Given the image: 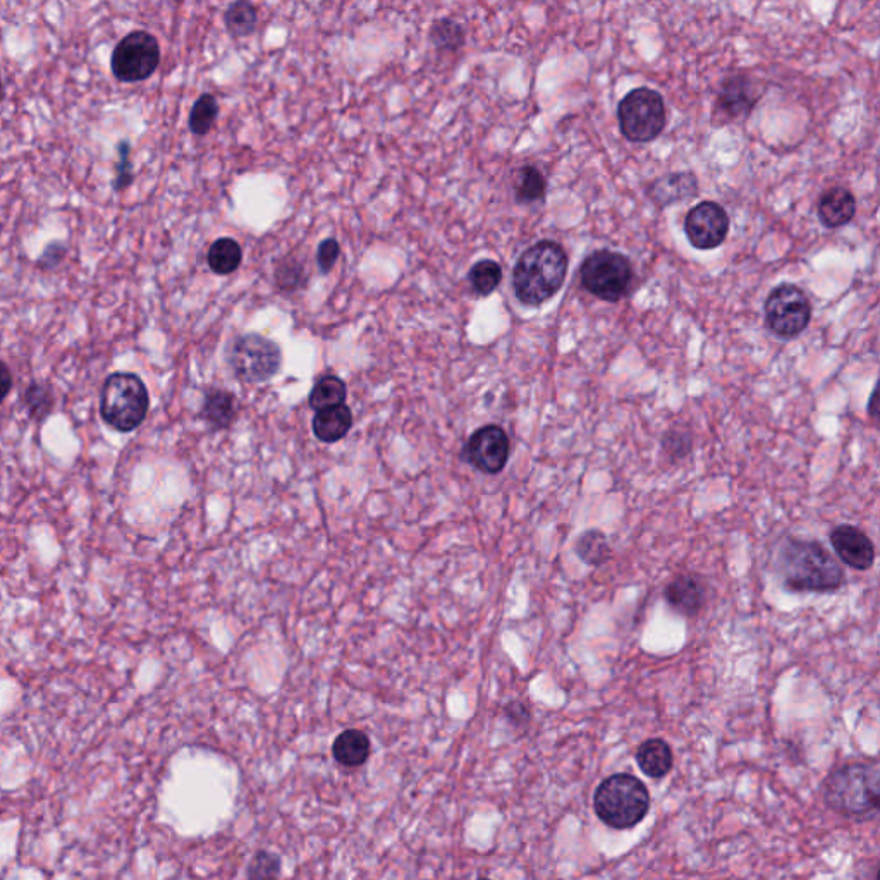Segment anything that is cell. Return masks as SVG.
Segmentation results:
<instances>
[{
  "instance_id": "cell-24",
  "label": "cell",
  "mask_w": 880,
  "mask_h": 880,
  "mask_svg": "<svg viewBox=\"0 0 880 880\" xmlns=\"http://www.w3.org/2000/svg\"><path fill=\"white\" fill-rule=\"evenodd\" d=\"M428 40L440 52H456L465 45V28L454 19H437L428 30Z\"/></svg>"
},
{
  "instance_id": "cell-11",
  "label": "cell",
  "mask_w": 880,
  "mask_h": 880,
  "mask_svg": "<svg viewBox=\"0 0 880 880\" xmlns=\"http://www.w3.org/2000/svg\"><path fill=\"white\" fill-rule=\"evenodd\" d=\"M685 233L691 246L698 250H714L724 243L729 233L728 212L715 202L698 203L685 219Z\"/></svg>"
},
{
  "instance_id": "cell-36",
  "label": "cell",
  "mask_w": 880,
  "mask_h": 880,
  "mask_svg": "<svg viewBox=\"0 0 880 880\" xmlns=\"http://www.w3.org/2000/svg\"><path fill=\"white\" fill-rule=\"evenodd\" d=\"M2 98H4V83H2V78H0V102H2Z\"/></svg>"
},
{
  "instance_id": "cell-16",
  "label": "cell",
  "mask_w": 880,
  "mask_h": 880,
  "mask_svg": "<svg viewBox=\"0 0 880 880\" xmlns=\"http://www.w3.org/2000/svg\"><path fill=\"white\" fill-rule=\"evenodd\" d=\"M855 196L850 190L836 186L820 196L819 219L825 227H843L855 217Z\"/></svg>"
},
{
  "instance_id": "cell-20",
  "label": "cell",
  "mask_w": 880,
  "mask_h": 880,
  "mask_svg": "<svg viewBox=\"0 0 880 880\" xmlns=\"http://www.w3.org/2000/svg\"><path fill=\"white\" fill-rule=\"evenodd\" d=\"M351 425H353V415H351L348 406H344V404H337V406L317 411V415L313 418V432L318 439L327 442V444H332V442L346 437Z\"/></svg>"
},
{
  "instance_id": "cell-3",
  "label": "cell",
  "mask_w": 880,
  "mask_h": 880,
  "mask_svg": "<svg viewBox=\"0 0 880 880\" xmlns=\"http://www.w3.org/2000/svg\"><path fill=\"white\" fill-rule=\"evenodd\" d=\"M879 762L858 760L832 770L824 781V800L832 810L850 817L877 812L880 798Z\"/></svg>"
},
{
  "instance_id": "cell-35",
  "label": "cell",
  "mask_w": 880,
  "mask_h": 880,
  "mask_svg": "<svg viewBox=\"0 0 880 880\" xmlns=\"http://www.w3.org/2000/svg\"><path fill=\"white\" fill-rule=\"evenodd\" d=\"M11 389H13V373L7 368L6 363L0 361V403H4Z\"/></svg>"
},
{
  "instance_id": "cell-34",
  "label": "cell",
  "mask_w": 880,
  "mask_h": 880,
  "mask_svg": "<svg viewBox=\"0 0 880 880\" xmlns=\"http://www.w3.org/2000/svg\"><path fill=\"white\" fill-rule=\"evenodd\" d=\"M506 715H508V719H511L516 726H525L526 722L530 721V710H528L525 703H509L508 709H506Z\"/></svg>"
},
{
  "instance_id": "cell-22",
  "label": "cell",
  "mask_w": 880,
  "mask_h": 880,
  "mask_svg": "<svg viewBox=\"0 0 880 880\" xmlns=\"http://www.w3.org/2000/svg\"><path fill=\"white\" fill-rule=\"evenodd\" d=\"M202 415L215 428H226L236 416V399L231 392L220 389L208 391Z\"/></svg>"
},
{
  "instance_id": "cell-14",
  "label": "cell",
  "mask_w": 880,
  "mask_h": 880,
  "mask_svg": "<svg viewBox=\"0 0 880 880\" xmlns=\"http://www.w3.org/2000/svg\"><path fill=\"white\" fill-rule=\"evenodd\" d=\"M831 544L844 564L867 571L875 561V547L867 533L851 525H839L831 532Z\"/></svg>"
},
{
  "instance_id": "cell-18",
  "label": "cell",
  "mask_w": 880,
  "mask_h": 880,
  "mask_svg": "<svg viewBox=\"0 0 880 880\" xmlns=\"http://www.w3.org/2000/svg\"><path fill=\"white\" fill-rule=\"evenodd\" d=\"M370 753H372L370 738L360 729L344 731L337 736L334 745H332V755L336 758L337 764L349 767V769H355V767L365 764Z\"/></svg>"
},
{
  "instance_id": "cell-19",
  "label": "cell",
  "mask_w": 880,
  "mask_h": 880,
  "mask_svg": "<svg viewBox=\"0 0 880 880\" xmlns=\"http://www.w3.org/2000/svg\"><path fill=\"white\" fill-rule=\"evenodd\" d=\"M636 764L645 776L662 779L673 769V750L660 738L647 740L636 750Z\"/></svg>"
},
{
  "instance_id": "cell-10",
  "label": "cell",
  "mask_w": 880,
  "mask_h": 880,
  "mask_svg": "<svg viewBox=\"0 0 880 880\" xmlns=\"http://www.w3.org/2000/svg\"><path fill=\"white\" fill-rule=\"evenodd\" d=\"M812 305L807 294L795 284H781L765 301V322L776 336L793 339L807 329Z\"/></svg>"
},
{
  "instance_id": "cell-13",
  "label": "cell",
  "mask_w": 880,
  "mask_h": 880,
  "mask_svg": "<svg viewBox=\"0 0 880 880\" xmlns=\"http://www.w3.org/2000/svg\"><path fill=\"white\" fill-rule=\"evenodd\" d=\"M758 98L757 83L746 74H734L722 83L715 102V114L729 121L746 117L752 112Z\"/></svg>"
},
{
  "instance_id": "cell-7",
  "label": "cell",
  "mask_w": 880,
  "mask_h": 880,
  "mask_svg": "<svg viewBox=\"0 0 880 880\" xmlns=\"http://www.w3.org/2000/svg\"><path fill=\"white\" fill-rule=\"evenodd\" d=\"M581 284L588 293L604 301H619L628 293L633 269L628 258L616 251L599 250L583 262Z\"/></svg>"
},
{
  "instance_id": "cell-29",
  "label": "cell",
  "mask_w": 880,
  "mask_h": 880,
  "mask_svg": "<svg viewBox=\"0 0 880 880\" xmlns=\"http://www.w3.org/2000/svg\"><path fill=\"white\" fill-rule=\"evenodd\" d=\"M468 279H470L471 288L475 289L480 296H489L501 284V265L494 260H480L471 267Z\"/></svg>"
},
{
  "instance_id": "cell-28",
  "label": "cell",
  "mask_w": 880,
  "mask_h": 880,
  "mask_svg": "<svg viewBox=\"0 0 880 880\" xmlns=\"http://www.w3.org/2000/svg\"><path fill=\"white\" fill-rule=\"evenodd\" d=\"M547 183H545L544 174L538 171L533 165H526L518 172V179L514 184V193L516 200L520 203L540 202L545 196Z\"/></svg>"
},
{
  "instance_id": "cell-17",
  "label": "cell",
  "mask_w": 880,
  "mask_h": 880,
  "mask_svg": "<svg viewBox=\"0 0 880 880\" xmlns=\"http://www.w3.org/2000/svg\"><path fill=\"white\" fill-rule=\"evenodd\" d=\"M697 193V178L691 172L667 174L664 178H659L655 183L650 184V188H648V195L652 196L654 202L659 203L662 207L671 205V203L683 202L686 198H691Z\"/></svg>"
},
{
  "instance_id": "cell-9",
  "label": "cell",
  "mask_w": 880,
  "mask_h": 880,
  "mask_svg": "<svg viewBox=\"0 0 880 880\" xmlns=\"http://www.w3.org/2000/svg\"><path fill=\"white\" fill-rule=\"evenodd\" d=\"M160 64V45L148 31H133L117 43L110 69L123 83H138L152 76Z\"/></svg>"
},
{
  "instance_id": "cell-12",
  "label": "cell",
  "mask_w": 880,
  "mask_h": 880,
  "mask_svg": "<svg viewBox=\"0 0 880 880\" xmlns=\"http://www.w3.org/2000/svg\"><path fill=\"white\" fill-rule=\"evenodd\" d=\"M509 437L504 428L487 425L471 435L466 446V456L471 465L487 475H497L504 470L509 459Z\"/></svg>"
},
{
  "instance_id": "cell-1",
  "label": "cell",
  "mask_w": 880,
  "mask_h": 880,
  "mask_svg": "<svg viewBox=\"0 0 880 880\" xmlns=\"http://www.w3.org/2000/svg\"><path fill=\"white\" fill-rule=\"evenodd\" d=\"M777 571L784 587L795 592H836L844 571L824 545L803 538H786L777 552Z\"/></svg>"
},
{
  "instance_id": "cell-25",
  "label": "cell",
  "mask_w": 880,
  "mask_h": 880,
  "mask_svg": "<svg viewBox=\"0 0 880 880\" xmlns=\"http://www.w3.org/2000/svg\"><path fill=\"white\" fill-rule=\"evenodd\" d=\"M219 117V102L214 93H203L196 98L191 107L190 124L191 133L196 136H205L212 131L215 121Z\"/></svg>"
},
{
  "instance_id": "cell-2",
  "label": "cell",
  "mask_w": 880,
  "mask_h": 880,
  "mask_svg": "<svg viewBox=\"0 0 880 880\" xmlns=\"http://www.w3.org/2000/svg\"><path fill=\"white\" fill-rule=\"evenodd\" d=\"M568 274V255L554 241H538L516 262L513 288L516 298L526 306L544 305L563 288Z\"/></svg>"
},
{
  "instance_id": "cell-27",
  "label": "cell",
  "mask_w": 880,
  "mask_h": 880,
  "mask_svg": "<svg viewBox=\"0 0 880 880\" xmlns=\"http://www.w3.org/2000/svg\"><path fill=\"white\" fill-rule=\"evenodd\" d=\"M576 554L588 566H600L609 559L611 549H609L604 533L599 530H588V532L581 533L578 538Z\"/></svg>"
},
{
  "instance_id": "cell-31",
  "label": "cell",
  "mask_w": 880,
  "mask_h": 880,
  "mask_svg": "<svg viewBox=\"0 0 880 880\" xmlns=\"http://www.w3.org/2000/svg\"><path fill=\"white\" fill-rule=\"evenodd\" d=\"M26 403L33 415L43 416L52 408V398L50 392L40 384L31 385L26 391Z\"/></svg>"
},
{
  "instance_id": "cell-33",
  "label": "cell",
  "mask_w": 880,
  "mask_h": 880,
  "mask_svg": "<svg viewBox=\"0 0 880 880\" xmlns=\"http://www.w3.org/2000/svg\"><path fill=\"white\" fill-rule=\"evenodd\" d=\"M119 157H121V160H119V167H117L116 188L117 190H123V188H126L131 183V178H133L131 164H129L128 141H121L119 143Z\"/></svg>"
},
{
  "instance_id": "cell-26",
  "label": "cell",
  "mask_w": 880,
  "mask_h": 880,
  "mask_svg": "<svg viewBox=\"0 0 880 880\" xmlns=\"http://www.w3.org/2000/svg\"><path fill=\"white\" fill-rule=\"evenodd\" d=\"M346 396H348V391H346V384L343 380L334 377V375H327L315 384L313 391L310 392L308 403L313 410L320 411L330 408V406L344 404Z\"/></svg>"
},
{
  "instance_id": "cell-15",
  "label": "cell",
  "mask_w": 880,
  "mask_h": 880,
  "mask_svg": "<svg viewBox=\"0 0 880 880\" xmlns=\"http://www.w3.org/2000/svg\"><path fill=\"white\" fill-rule=\"evenodd\" d=\"M667 604L686 618L697 616L702 611L707 599V588L702 578L697 575H681L676 576L664 592Z\"/></svg>"
},
{
  "instance_id": "cell-32",
  "label": "cell",
  "mask_w": 880,
  "mask_h": 880,
  "mask_svg": "<svg viewBox=\"0 0 880 880\" xmlns=\"http://www.w3.org/2000/svg\"><path fill=\"white\" fill-rule=\"evenodd\" d=\"M337 257H339V243L336 239H325L322 245L318 246L317 262L322 272H330L332 267L336 265Z\"/></svg>"
},
{
  "instance_id": "cell-8",
  "label": "cell",
  "mask_w": 880,
  "mask_h": 880,
  "mask_svg": "<svg viewBox=\"0 0 880 880\" xmlns=\"http://www.w3.org/2000/svg\"><path fill=\"white\" fill-rule=\"evenodd\" d=\"M236 379L258 384L272 379L281 368V349L267 337L246 334L234 341L227 355Z\"/></svg>"
},
{
  "instance_id": "cell-30",
  "label": "cell",
  "mask_w": 880,
  "mask_h": 880,
  "mask_svg": "<svg viewBox=\"0 0 880 880\" xmlns=\"http://www.w3.org/2000/svg\"><path fill=\"white\" fill-rule=\"evenodd\" d=\"M277 874H279V858L267 851H260L248 868L250 877H275Z\"/></svg>"
},
{
  "instance_id": "cell-6",
  "label": "cell",
  "mask_w": 880,
  "mask_h": 880,
  "mask_svg": "<svg viewBox=\"0 0 880 880\" xmlns=\"http://www.w3.org/2000/svg\"><path fill=\"white\" fill-rule=\"evenodd\" d=\"M619 126L624 138L635 143L654 141L666 128V104L652 88H636L619 102Z\"/></svg>"
},
{
  "instance_id": "cell-23",
  "label": "cell",
  "mask_w": 880,
  "mask_h": 880,
  "mask_svg": "<svg viewBox=\"0 0 880 880\" xmlns=\"http://www.w3.org/2000/svg\"><path fill=\"white\" fill-rule=\"evenodd\" d=\"M208 267L219 275L233 274L243 260L241 246L231 238H220L208 250Z\"/></svg>"
},
{
  "instance_id": "cell-5",
  "label": "cell",
  "mask_w": 880,
  "mask_h": 880,
  "mask_svg": "<svg viewBox=\"0 0 880 880\" xmlns=\"http://www.w3.org/2000/svg\"><path fill=\"white\" fill-rule=\"evenodd\" d=\"M150 396L143 380L135 373H112L105 380L100 398L104 422L116 432H133L145 420Z\"/></svg>"
},
{
  "instance_id": "cell-4",
  "label": "cell",
  "mask_w": 880,
  "mask_h": 880,
  "mask_svg": "<svg viewBox=\"0 0 880 880\" xmlns=\"http://www.w3.org/2000/svg\"><path fill=\"white\" fill-rule=\"evenodd\" d=\"M593 808L605 825L626 831L647 817L650 795L638 777L614 774L602 781L595 791Z\"/></svg>"
},
{
  "instance_id": "cell-21",
  "label": "cell",
  "mask_w": 880,
  "mask_h": 880,
  "mask_svg": "<svg viewBox=\"0 0 880 880\" xmlns=\"http://www.w3.org/2000/svg\"><path fill=\"white\" fill-rule=\"evenodd\" d=\"M226 28L234 38L250 37L257 30L258 11L250 0H236L224 14Z\"/></svg>"
}]
</instances>
